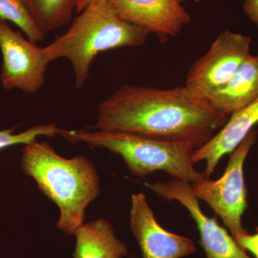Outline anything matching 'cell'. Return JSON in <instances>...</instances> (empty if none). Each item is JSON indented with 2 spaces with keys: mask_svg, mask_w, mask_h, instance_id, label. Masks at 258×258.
Wrapping results in <instances>:
<instances>
[{
  "mask_svg": "<svg viewBox=\"0 0 258 258\" xmlns=\"http://www.w3.org/2000/svg\"><path fill=\"white\" fill-rule=\"evenodd\" d=\"M0 50L3 56L0 82L5 89L28 94L38 92L45 84L49 62L43 47L25 39L5 20H0Z\"/></svg>",
  "mask_w": 258,
  "mask_h": 258,
  "instance_id": "cell-7",
  "label": "cell"
},
{
  "mask_svg": "<svg viewBox=\"0 0 258 258\" xmlns=\"http://www.w3.org/2000/svg\"><path fill=\"white\" fill-rule=\"evenodd\" d=\"M149 34L120 18L111 1L98 2L81 12L67 31L43 47V52L49 63L60 58L69 60L76 87L81 89L98 54L120 47L142 46Z\"/></svg>",
  "mask_w": 258,
  "mask_h": 258,
  "instance_id": "cell-3",
  "label": "cell"
},
{
  "mask_svg": "<svg viewBox=\"0 0 258 258\" xmlns=\"http://www.w3.org/2000/svg\"><path fill=\"white\" fill-rule=\"evenodd\" d=\"M239 245L245 251H249L254 254L255 258H258V227L256 232L250 235L249 232L241 235L236 240Z\"/></svg>",
  "mask_w": 258,
  "mask_h": 258,
  "instance_id": "cell-17",
  "label": "cell"
},
{
  "mask_svg": "<svg viewBox=\"0 0 258 258\" xmlns=\"http://www.w3.org/2000/svg\"><path fill=\"white\" fill-rule=\"evenodd\" d=\"M0 20L18 27L30 41H43L45 35L37 28L22 0H0Z\"/></svg>",
  "mask_w": 258,
  "mask_h": 258,
  "instance_id": "cell-15",
  "label": "cell"
},
{
  "mask_svg": "<svg viewBox=\"0 0 258 258\" xmlns=\"http://www.w3.org/2000/svg\"><path fill=\"white\" fill-rule=\"evenodd\" d=\"M24 172L60 209L57 227L69 235L84 224L88 205L100 194V179L92 161L83 155L61 157L47 142L26 144L22 154Z\"/></svg>",
  "mask_w": 258,
  "mask_h": 258,
  "instance_id": "cell-2",
  "label": "cell"
},
{
  "mask_svg": "<svg viewBox=\"0 0 258 258\" xmlns=\"http://www.w3.org/2000/svg\"><path fill=\"white\" fill-rule=\"evenodd\" d=\"M39 30L46 36L68 25L78 0H22Z\"/></svg>",
  "mask_w": 258,
  "mask_h": 258,
  "instance_id": "cell-14",
  "label": "cell"
},
{
  "mask_svg": "<svg viewBox=\"0 0 258 258\" xmlns=\"http://www.w3.org/2000/svg\"><path fill=\"white\" fill-rule=\"evenodd\" d=\"M244 10L249 18L258 25V0H244Z\"/></svg>",
  "mask_w": 258,
  "mask_h": 258,
  "instance_id": "cell-18",
  "label": "cell"
},
{
  "mask_svg": "<svg viewBox=\"0 0 258 258\" xmlns=\"http://www.w3.org/2000/svg\"><path fill=\"white\" fill-rule=\"evenodd\" d=\"M251 37L225 30L190 69L185 86L208 99L228 82L250 54Z\"/></svg>",
  "mask_w": 258,
  "mask_h": 258,
  "instance_id": "cell-6",
  "label": "cell"
},
{
  "mask_svg": "<svg viewBox=\"0 0 258 258\" xmlns=\"http://www.w3.org/2000/svg\"><path fill=\"white\" fill-rule=\"evenodd\" d=\"M258 98V55H250L221 89L209 97L212 106L230 116Z\"/></svg>",
  "mask_w": 258,
  "mask_h": 258,
  "instance_id": "cell-12",
  "label": "cell"
},
{
  "mask_svg": "<svg viewBox=\"0 0 258 258\" xmlns=\"http://www.w3.org/2000/svg\"><path fill=\"white\" fill-rule=\"evenodd\" d=\"M258 123V98L247 106L234 112L215 135L194 152L195 164L205 161L203 174L210 179L217 164L226 154L235 151Z\"/></svg>",
  "mask_w": 258,
  "mask_h": 258,
  "instance_id": "cell-11",
  "label": "cell"
},
{
  "mask_svg": "<svg viewBox=\"0 0 258 258\" xmlns=\"http://www.w3.org/2000/svg\"><path fill=\"white\" fill-rule=\"evenodd\" d=\"M74 258H123L128 247L116 237L114 229L104 219L83 224L74 233Z\"/></svg>",
  "mask_w": 258,
  "mask_h": 258,
  "instance_id": "cell-13",
  "label": "cell"
},
{
  "mask_svg": "<svg viewBox=\"0 0 258 258\" xmlns=\"http://www.w3.org/2000/svg\"><path fill=\"white\" fill-rule=\"evenodd\" d=\"M228 118L185 86L161 89L124 85L100 103L96 122L86 128L137 134L196 150Z\"/></svg>",
  "mask_w": 258,
  "mask_h": 258,
  "instance_id": "cell-1",
  "label": "cell"
},
{
  "mask_svg": "<svg viewBox=\"0 0 258 258\" xmlns=\"http://www.w3.org/2000/svg\"><path fill=\"white\" fill-rule=\"evenodd\" d=\"M103 1H111V0H78L76 11L80 13L83 10L86 9L89 5H92L93 3H98V2Z\"/></svg>",
  "mask_w": 258,
  "mask_h": 258,
  "instance_id": "cell-19",
  "label": "cell"
},
{
  "mask_svg": "<svg viewBox=\"0 0 258 258\" xmlns=\"http://www.w3.org/2000/svg\"><path fill=\"white\" fill-rule=\"evenodd\" d=\"M182 0H111L118 15L159 38L179 34L191 18Z\"/></svg>",
  "mask_w": 258,
  "mask_h": 258,
  "instance_id": "cell-10",
  "label": "cell"
},
{
  "mask_svg": "<svg viewBox=\"0 0 258 258\" xmlns=\"http://www.w3.org/2000/svg\"><path fill=\"white\" fill-rule=\"evenodd\" d=\"M145 185L157 196L178 202L187 210L198 227L200 244L207 258H252L216 219L204 213L191 184L173 179L166 182H146Z\"/></svg>",
  "mask_w": 258,
  "mask_h": 258,
  "instance_id": "cell-8",
  "label": "cell"
},
{
  "mask_svg": "<svg viewBox=\"0 0 258 258\" xmlns=\"http://www.w3.org/2000/svg\"><path fill=\"white\" fill-rule=\"evenodd\" d=\"M130 226L143 258H182L196 252L190 239L169 232L158 223L144 194L132 196Z\"/></svg>",
  "mask_w": 258,
  "mask_h": 258,
  "instance_id": "cell-9",
  "label": "cell"
},
{
  "mask_svg": "<svg viewBox=\"0 0 258 258\" xmlns=\"http://www.w3.org/2000/svg\"><path fill=\"white\" fill-rule=\"evenodd\" d=\"M64 139L72 143L101 147L120 156L133 175L139 177L164 171L189 184L206 179L195 168V149L185 144L162 142L137 134L108 131L62 129Z\"/></svg>",
  "mask_w": 258,
  "mask_h": 258,
  "instance_id": "cell-4",
  "label": "cell"
},
{
  "mask_svg": "<svg viewBox=\"0 0 258 258\" xmlns=\"http://www.w3.org/2000/svg\"><path fill=\"white\" fill-rule=\"evenodd\" d=\"M256 137L257 132L252 130L236 148L220 179H205L191 184L195 196L208 204L222 219L235 241L248 232L244 230L242 223V215L247 208L244 164Z\"/></svg>",
  "mask_w": 258,
  "mask_h": 258,
  "instance_id": "cell-5",
  "label": "cell"
},
{
  "mask_svg": "<svg viewBox=\"0 0 258 258\" xmlns=\"http://www.w3.org/2000/svg\"><path fill=\"white\" fill-rule=\"evenodd\" d=\"M15 128L0 131V150L18 144L26 145L42 136L54 138L57 135H60L62 132V128L55 124L35 125L19 134H14Z\"/></svg>",
  "mask_w": 258,
  "mask_h": 258,
  "instance_id": "cell-16",
  "label": "cell"
}]
</instances>
